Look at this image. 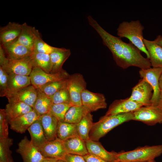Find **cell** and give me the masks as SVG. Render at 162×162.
I'll list each match as a JSON object with an SVG mask.
<instances>
[{
	"label": "cell",
	"instance_id": "6da1fadb",
	"mask_svg": "<svg viewBox=\"0 0 162 162\" xmlns=\"http://www.w3.org/2000/svg\"><path fill=\"white\" fill-rule=\"evenodd\" d=\"M87 19L89 24L100 37L103 44L111 52L116 64L123 69L135 66L141 69L151 68L149 59L141 54L140 51L131 43H125L119 37L114 36L104 30L91 16Z\"/></svg>",
	"mask_w": 162,
	"mask_h": 162
},
{
	"label": "cell",
	"instance_id": "7a4b0ae2",
	"mask_svg": "<svg viewBox=\"0 0 162 162\" xmlns=\"http://www.w3.org/2000/svg\"><path fill=\"white\" fill-rule=\"evenodd\" d=\"M133 112L109 116L104 115L102 117L98 122L93 123L89 133L90 139L94 141H99L100 138L114 128L124 122L133 120Z\"/></svg>",
	"mask_w": 162,
	"mask_h": 162
},
{
	"label": "cell",
	"instance_id": "3957f363",
	"mask_svg": "<svg viewBox=\"0 0 162 162\" xmlns=\"http://www.w3.org/2000/svg\"><path fill=\"white\" fill-rule=\"evenodd\" d=\"M144 28L139 20H131L130 22L123 21L117 28V34L120 38L128 39L135 46L144 52L147 58L149 55L143 42V31Z\"/></svg>",
	"mask_w": 162,
	"mask_h": 162
},
{
	"label": "cell",
	"instance_id": "277c9868",
	"mask_svg": "<svg viewBox=\"0 0 162 162\" xmlns=\"http://www.w3.org/2000/svg\"><path fill=\"white\" fill-rule=\"evenodd\" d=\"M162 154V145L145 146L133 150L117 153L116 160L126 162H144L154 159Z\"/></svg>",
	"mask_w": 162,
	"mask_h": 162
},
{
	"label": "cell",
	"instance_id": "5b68a950",
	"mask_svg": "<svg viewBox=\"0 0 162 162\" xmlns=\"http://www.w3.org/2000/svg\"><path fill=\"white\" fill-rule=\"evenodd\" d=\"M70 75L63 69L56 73H48L38 68L34 67L29 76L31 84L38 89L47 83L66 80Z\"/></svg>",
	"mask_w": 162,
	"mask_h": 162
},
{
	"label": "cell",
	"instance_id": "8992f818",
	"mask_svg": "<svg viewBox=\"0 0 162 162\" xmlns=\"http://www.w3.org/2000/svg\"><path fill=\"white\" fill-rule=\"evenodd\" d=\"M86 83L83 76L80 73L70 75L68 79L67 88L70 96L72 106L82 105L81 94L86 89Z\"/></svg>",
	"mask_w": 162,
	"mask_h": 162
},
{
	"label": "cell",
	"instance_id": "52a82bcc",
	"mask_svg": "<svg viewBox=\"0 0 162 162\" xmlns=\"http://www.w3.org/2000/svg\"><path fill=\"white\" fill-rule=\"evenodd\" d=\"M133 113V120L149 125L162 123V112L157 106H143Z\"/></svg>",
	"mask_w": 162,
	"mask_h": 162
},
{
	"label": "cell",
	"instance_id": "ba28073f",
	"mask_svg": "<svg viewBox=\"0 0 162 162\" xmlns=\"http://www.w3.org/2000/svg\"><path fill=\"white\" fill-rule=\"evenodd\" d=\"M162 71L160 68H150L141 69L139 74L141 78L145 79L151 86L153 90V94L151 99V105L157 106L160 95L159 79Z\"/></svg>",
	"mask_w": 162,
	"mask_h": 162
},
{
	"label": "cell",
	"instance_id": "9c48e42d",
	"mask_svg": "<svg viewBox=\"0 0 162 162\" xmlns=\"http://www.w3.org/2000/svg\"><path fill=\"white\" fill-rule=\"evenodd\" d=\"M16 152L22 157L23 162H40L45 158L38 148L25 136L18 144Z\"/></svg>",
	"mask_w": 162,
	"mask_h": 162
},
{
	"label": "cell",
	"instance_id": "30bf717a",
	"mask_svg": "<svg viewBox=\"0 0 162 162\" xmlns=\"http://www.w3.org/2000/svg\"><path fill=\"white\" fill-rule=\"evenodd\" d=\"M153 94L151 86L145 79L142 78L132 88L131 95L128 98L144 106H148L151 105Z\"/></svg>",
	"mask_w": 162,
	"mask_h": 162
},
{
	"label": "cell",
	"instance_id": "8fae6325",
	"mask_svg": "<svg viewBox=\"0 0 162 162\" xmlns=\"http://www.w3.org/2000/svg\"><path fill=\"white\" fill-rule=\"evenodd\" d=\"M38 148L45 158L64 160L67 154L64 141L57 137L54 140L47 141Z\"/></svg>",
	"mask_w": 162,
	"mask_h": 162
},
{
	"label": "cell",
	"instance_id": "7c38bea8",
	"mask_svg": "<svg viewBox=\"0 0 162 162\" xmlns=\"http://www.w3.org/2000/svg\"><path fill=\"white\" fill-rule=\"evenodd\" d=\"M81 99L82 105L86 107L91 112L107 107L105 97L100 93H94L86 89L82 93Z\"/></svg>",
	"mask_w": 162,
	"mask_h": 162
},
{
	"label": "cell",
	"instance_id": "4fadbf2b",
	"mask_svg": "<svg viewBox=\"0 0 162 162\" xmlns=\"http://www.w3.org/2000/svg\"><path fill=\"white\" fill-rule=\"evenodd\" d=\"M144 106L142 104L130 100L128 98L123 99L114 100L110 105L105 116L133 112Z\"/></svg>",
	"mask_w": 162,
	"mask_h": 162
},
{
	"label": "cell",
	"instance_id": "5bb4252c",
	"mask_svg": "<svg viewBox=\"0 0 162 162\" xmlns=\"http://www.w3.org/2000/svg\"><path fill=\"white\" fill-rule=\"evenodd\" d=\"M37 96V89L31 84L9 95L6 98L9 103L22 102L32 107Z\"/></svg>",
	"mask_w": 162,
	"mask_h": 162
},
{
	"label": "cell",
	"instance_id": "9a60e30c",
	"mask_svg": "<svg viewBox=\"0 0 162 162\" xmlns=\"http://www.w3.org/2000/svg\"><path fill=\"white\" fill-rule=\"evenodd\" d=\"M30 56L19 60L9 59L8 63L2 67L8 74L29 76L33 68Z\"/></svg>",
	"mask_w": 162,
	"mask_h": 162
},
{
	"label": "cell",
	"instance_id": "2e32d148",
	"mask_svg": "<svg viewBox=\"0 0 162 162\" xmlns=\"http://www.w3.org/2000/svg\"><path fill=\"white\" fill-rule=\"evenodd\" d=\"M22 30V24L9 22L0 29L1 45L6 47L15 41L18 38Z\"/></svg>",
	"mask_w": 162,
	"mask_h": 162
},
{
	"label": "cell",
	"instance_id": "e0dca14e",
	"mask_svg": "<svg viewBox=\"0 0 162 162\" xmlns=\"http://www.w3.org/2000/svg\"><path fill=\"white\" fill-rule=\"evenodd\" d=\"M39 116L32 110L31 111L9 122L11 129L20 134H23L28 130L32 123Z\"/></svg>",
	"mask_w": 162,
	"mask_h": 162
},
{
	"label": "cell",
	"instance_id": "ac0fdd59",
	"mask_svg": "<svg viewBox=\"0 0 162 162\" xmlns=\"http://www.w3.org/2000/svg\"><path fill=\"white\" fill-rule=\"evenodd\" d=\"M85 141L88 153L106 162H113L116 160L117 153L114 151H107L99 141H94L90 139Z\"/></svg>",
	"mask_w": 162,
	"mask_h": 162
},
{
	"label": "cell",
	"instance_id": "d6986e66",
	"mask_svg": "<svg viewBox=\"0 0 162 162\" xmlns=\"http://www.w3.org/2000/svg\"><path fill=\"white\" fill-rule=\"evenodd\" d=\"M38 119L40 122L45 137L47 141L56 139L57 138V131L58 121L50 113L40 116Z\"/></svg>",
	"mask_w": 162,
	"mask_h": 162
},
{
	"label": "cell",
	"instance_id": "ffe728a7",
	"mask_svg": "<svg viewBox=\"0 0 162 162\" xmlns=\"http://www.w3.org/2000/svg\"><path fill=\"white\" fill-rule=\"evenodd\" d=\"M70 54L69 49L54 47L50 54L52 64L50 73H56L62 70L64 63Z\"/></svg>",
	"mask_w": 162,
	"mask_h": 162
},
{
	"label": "cell",
	"instance_id": "44dd1931",
	"mask_svg": "<svg viewBox=\"0 0 162 162\" xmlns=\"http://www.w3.org/2000/svg\"><path fill=\"white\" fill-rule=\"evenodd\" d=\"M40 36L38 30L25 22L22 24L21 33L16 41L33 51L35 40Z\"/></svg>",
	"mask_w": 162,
	"mask_h": 162
},
{
	"label": "cell",
	"instance_id": "7402d4cb",
	"mask_svg": "<svg viewBox=\"0 0 162 162\" xmlns=\"http://www.w3.org/2000/svg\"><path fill=\"white\" fill-rule=\"evenodd\" d=\"M3 48L7 57L9 59L13 60L28 58L31 55L33 52L32 50L16 41Z\"/></svg>",
	"mask_w": 162,
	"mask_h": 162
},
{
	"label": "cell",
	"instance_id": "603a6c76",
	"mask_svg": "<svg viewBox=\"0 0 162 162\" xmlns=\"http://www.w3.org/2000/svg\"><path fill=\"white\" fill-rule=\"evenodd\" d=\"M143 42L149 55L151 66L153 68H162V46L154 41L144 38Z\"/></svg>",
	"mask_w": 162,
	"mask_h": 162
},
{
	"label": "cell",
	"instance_id": "cb8c5ba5",
	"mask_svg": "<svg viewBox=\"0 0 162 162\" xmlns=\"http://www.w3.org/2000/svg\"><path fill=\"white\" fill-rule=\"evenodd\" d=\"M67 154L84 156L88 154L86 141L79 135L64 141Z\"/></svg>",
	"mask_w": 162,
	"mask_h": 162
},
{
	"label": "cell",
	"instance_id": "d4e9b609",
	"mask_svg": "<svg viewBox=\"0 0 162 162\" xmlns=\"http://www.w3.org/2000/svg\"><path fill=\"white\" fill-rule=\"evenodd\" d=\"M9 75L8 93L6 97L31 85L29 76L13 74Z\"/></svg>",
	"mask_w": 162,
	"mask_h": 162
},
{
	"label": "cell",
	"instance_id": "484cf974",
	"mask_svg": "<svg viewBox=\"0 0 162 162\" xmlns=\"http://www.w3.org/2000/svg\"><path fill=\"white\" fill-rule=\"evenodd\" d=\"M8 122L32 110V107L25 103H8L5 109Z\"/></svg>",
	"mask_w": 162,
	"mask_h": 162
},
{
	"label": "cell",
	"instance_id": "4316f807",
	"mask_svg": "<svg viewBox=\"0 0 162 162\" xmlns=\"http://www.w3.org/2000/svg\"><path fill=\"white\" fill-rule=\"evenodd\" d=\"M31 136V141L38 148L47 141L40 121L38 119L35 121L27 130Z\"/></svg>",
	"mask_w": 162,
	"mask_h": 162
},
{
	"label": "cell",
	"instance_id": "83f0119b",
	"mask_svg": "<svg viewBox=\"0 0 162 162\" xmlns=\"http://www.w3.org/2000/svg\"><path fill=\"white\" fill-rule=\"evenodd\" d=\"M89 112H91L90 110L83 105L72 106L67 112L64 122L77 124L81 121L85 116Z\"/></svg>",
	"mask_w": 162,
	"mask_h": 162
},
{
	"label": "cell",
	"instance_id": "f1b7e54d",
	"mask_svg": "<svg viewBox=\"0 0 162 162\" xmlns=\"http://www.w3.org/2000/svg\"><path fill=\"white\" fill-rule=\"evenodd\" d=\"M37 90V98L32 108L40 116L49 113L52 104L49 97L39 90Z\"/></svg>",
	"mask_w": 162,
	"mask_h": 162
},
{
	"label": "cell",
	"instance_id": "f546056e",
	"mask_svg": "<svg viewBox=\"0 0 162 162\" xmlns=\"http://www.w3.org/2000/svg\"><path fill=\"white\" fill-rule=\"evenodd\" d=\"M30 58L33 67H37L46 73H50L52 64L50 55L32 52Z\"/></svg>",
	"mask_w": 162,
	"mask_h": 162
},
{
	"label": "cell",
	"instance_id": "4dcf8cb0",
	"mask_svg": "<svg viewBox=\"0 0 162 162\" xmlns=\"http://www.w3.org/2000/svg\"><path fill=\"white\" fill-rule=\"evenodd\" d=\"M77 135L76 124L58 122L57 131L58 138L64 141Z\"/></svg>",
	"mask_w": 162,
	"mask_h": 162
},
{
	"label": "cell",
	"instance_id": "1f68e13d",
	"mask_svg": "<svg viewBox=\"0 0 162 162\" xmlns=\"http://www.w3.org/2000/svg\"><path fill=\"white\" fill-rule=\"evenodd\" d=\"M93 116L89 112L85 116L76 124V129L79 136L86 141L89 140V133L93 125Z\"/></svg>",
	"mask_w": 162,
	"mask_h": 162
},
{
	"label": "cell",
	"instance_id": "d6a6232c",
	"mask_svg": "<svg viewBox=\"0 0 162 162\" xmlns=\"http://www.w3.org/2000/svg\"><path fill=\"white\" fill-rule=\"evenodd\" d=\"M13 144L12 139L9 137L0 139V162H14L10 150Z\"/></svg>",
	"mask_w": 162,
	"mask_h": 162
},
{
	"label": "cell",
	"instance_id": "836d02e7",
	"mask_svg": "<svg viewBox=\"0 0 162 162\" xmlns=\"http://www.w3.org/2000/svg\"><path fill=\"white\" fill-rule=\"evenodd\" d=\"M67 80L68 79L60 81L51 82L37 89L50 97L59 90L66 87Z\"/></svg>",
	"mask_w": 162,
	"mask_h": 162
},
{
	"label": "cell",
	"instance_id": "e575fe53",
	"mask_svg": "<svg viewBox=\"0 0 162 162\" xmlns=\"http://www.w3.org/2000/svg\"><path fill=\"white\" fill-rule=\"evenodd\" d=\"M72 106L70 104H52L49 112L59 122H64L65 114Z\"/></svg>",
	"mask_w": 162,
	"mask_h": 162
},
{
	"label": "cell",
	"instance_id": "d590c367",
	"mask_svg": "<svg viewBox=\"0 0 162 162\" xmlns=\"http://www.w3.org/2000/svg\"><path fill=\"white\" fill-rule=\"evenodd\" d=\"M50 98L52 104H71L70 96L67 87L58 91Z\"/></svg>",
	"mask_w": 162,
	"mask_h": 162
},
{
	"label": "cell",
	"instance_id": "8d00e7d4",
	"mask_svg": "<svg viewBox=\"0 0 162 162\" xmlns=\"http://www.w3.org/2000/svg\"><path fill=\"white\" fill-rule=\"evenodd\" d=\"M53 47L44 41L40 36L35 40L33 52L50 55Z\"/></svg>",
	"mask_w": 162,
	"mask_h": 162
},
{
	"label": "cell",
	"instance_id": "74e56055",
	"mask_svg": "<svg viewBox=\"0 0 162 162\" xmlns=\"http://www.w3.org/2000/svg\"><path fill=\"white\" fill-rule=\"evenodd\" d=\"M9 122L5 109H0V139L8 137Z\"/></svg>",
	"mask_w": 162,
	"mask_h": 162
},
{
	"label": "cell",
	"instance_id": "f35d334b",
	"mask_svg": "<svg viewBox=\"0 0 162 162\" xmlns=\"http://www.w3.org/2000/svg\"><path fill=\"white\" fill-rule=\"evenodd\" d=\"M9 75L0 66V96L6 97L8 91Z\"/></svg>",
	"mask_w": 162,
	"mask_h": 162
},
{
	"label": "cell",
	"instance_id": "ab89813d",
	"mask_svg": "<svg viewBox=\"0 0 162 162\" xmlns=\"http://www.w3.org/2000/svg\"><path fill=\"white\" fill-rule=\"evenodd\" d=\"M66 162H86L83 156L67 154L64 160Z\"/></svg>",
	"mask_w": 162,
	"mask_h": 162
},
{
	"label": "cell",
	"instance_id": "60d3db41",
	"mask_svg": "<svg viewBox=\"0 0 162 162\" xmlns=\"http://www.w3.org/2000/svg\"><path fill=\"white\" fill-rule=\"evenodd\" d=\"M9 59L7 57L2 46L0 45V65L2 67L6 65Z\"/></svg>",
	"mask_w": 162,
	"mask_h": 162
},
{
	"label": "cell",
	"instance_id": "b9f144b4",
	"mask_svg": "<svg viewBox=\"0 0 162 162\" xmlns=\"http://www.w3.org/2000/svg\"><path fill=\"white\" fill-rule=\"evenodd\" d=\"M86 162H106L101 159L89 153L83 156Z\"/></svg>",
	"mask_w": 162,
	"mask_h": 162
},
{
	"label": "cell",
	"instance_id": "7bdbcfd3",
	"mask_svg": "<svg viewBox=\"0 0 162 162\" xmlns=\"http://www.w3.org/2000/svg\"><path fill=\"white\" fill-rule=\"evenodd\" d=\"M58 160L55 158H45L40 162H57Z\"/></svg>",
	"mask_w": 162,
	"mask_h": 162
},
{
	"label": "cell",
	"instance_id": "ee69618b",
	"mask_svg": "<svg viewBox=\"0 0 162 162\" xmlns=\"http://www.w3.org/2000/svg\"><path fill=\"white\" fill-rule=\"evenodd\" d=\"M154 41L162 46V36L160 35H158Z\"/></svg>",
	"mask_w": 162,
	"mask_h": 162
},
{
	"label": "cell",
	"instance_id": "f6af8a7d",
	"mask_svg": "<svg viewBox=\"0 0 162 162\" xmlns=\"http://www.w3.org/2000/svg\"><path fill=\"white\" fill-rule=\"evenodd\" d=\"M157 106L162 112V92H161Z\"/></svg>",
	"mask_w": 162,
	"mask_h": 162
},
{
	"label": "cell",
	"instance_id": "bcb514c9",
	"mask_svg": "<svg viewBox=\"0 0 162 162\" xmlns=\"http://www.w3.org/2000/svg\"><path fill=\"white\" fill-rule=\"evenodd\" d=\"M159 84L160 90L162 92V71L159 79Z\"/></svg>",
	"mask_w": 162,
	"mask_h": 162
},
{
	"label": "cell",
	"instance_id": "7dc6e473",
	"mask_svg": "<svg viewBox=\"0 0 162 162\" xmlns=\"http://www.w3.org/2000/svg\"><path fill=\"white\" fill-rule=\"evenodd\" d=\"M57 162H66L64 160H61V159H58V160Z\"/></svg>",
	"mask_w": 162,
	"mask_h": 162
},
{
	"label": "cell",
	"instance_id": "c3c4849f",
	"mask_svg": "<svg viewBox=\"0 0 162 162\" xmlns=\"http://www.w3.org/2000/svg\"><path fill=\"white\" fill-rule=\"evenodd\" d=\"M144 162H156L154 159L150 160L149 161Z\"/></svg>",
	"mask_w": 162,
	"mask_h": 162
},
{
	"label": "cell",
	"instance_id": "681fc988",
	"mask_svg": "<svg viewBox=\"0 0 162 162\" xmlns=\"http://www.w3.org/2000/svg\"><path fill=\"white\" fill-rule=\"evenodd\" d=\"M113 162H126L116 160L115 161H114Z\"/></svg>",
	"mask_w": 162,
	"mask_h": 162
}]
</instances>
